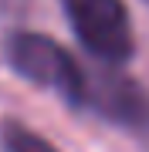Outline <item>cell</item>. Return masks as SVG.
<instances>
[{"instance_id": "6da1fadb", "label": "cell", "mask_w": 149, "mask_h": 152, "mask_svg": "<svg viewBox=\"0 0 149 152\" xmlns=\"http://www.w3.org/2000/svg\"><path fill=\"white\" fill-rule=\"evenodd\" d=\"M4 58L14 75H21L24 81L37 88H51L65 105L81 112L85 88H88V68H81L68 54V48H61L54 37L37 31H14L4 41Z\"/></svg>"}, {"instance_id": "7a4b0ae2", "label": "cell", "mask_w": 149, "mask_h": 152, "mask_svg": "<svg viewBox=\"0 0 149 152\" xmlns=\"http://www.w3.org/2000/svg\"><path fill=\"white\" fill-rule=\"evenodd\" d=\"M81 48L109 68H122L136 51L132 17L122 0H58Z\"/></svg>"}, {"instance_id": "3957f363", "label": "cell", "mask_w": 149, "mask_h": 152, "mask_svg": "<svg viewBox=\"0 0 149 152\" xmlns=\"http://www.w3.org/2000/svg\"><path fill=\"white\" fill-rule=\"evenodd\" d=\"M81 112H95L102 122H112L149 142V91L122 68L98 64L95 71H88Z\"/></svg>"}, {"instance_id": "277c9868", "label": "cell", "mask_w": 149, "mask_h": 152, "mask_svg": "<svg viewBox=\"0 0 149 152\" xmlns=\"http://www.w3.org/2000/svg\"><path fill=\"white\" fill-rule=\"evenodd\" d=\"M0 142H4V152H58L51 139H44L41 132L27 129L17 118H7L0 125Z\"/></svg>"}, {"instance_id": "5b68a950", "label": "cell", "mask_w": 149, "mask_h": 152, "mask_svg": "<svg viewBox=\"0 0 149 152\" xmlns=\"http://www.w3.org/2000/svg\"><path fill=\"white\" fill-rule=\"evenodd\" d=\"M146 4H149V0H146Z\"/></svg>"}]
</instances>
